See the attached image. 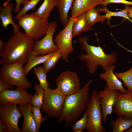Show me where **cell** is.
I'll return each instance as SVG.
<instances>
[{
    "mask_svg": "<svg viewBox=\"0 0 132 132\" xmlns=\"http://www.w3.org/2000/svg\"><path fill=\"white\" fill-rule=\"evenodd\" d=\"M34 40L20 31L13 33L5 43L3 50L0 52V64L27 62L29 53L34 44Z\"/></svg>",
    "mask_w": 132,
    "mask_h": 132,
    "instance_id": "cell-1",
    "label": "cell"
},
{
    "mask_svg": "<svg viewBox=\"0 0 132 132\" xmlns=\"http://www.w3.org/2000/svg\"><path fill=\"white\" fill-rule=\"evenodd\" d=\"M89 38L88 36H82L78 40L81 50L87 53L84 55L82 53L79 55V58L85 64L90 74H94L99 66H101L105 71L109 67L117 62L116 52L106 54L100 45L97 46L89 44L87 42Z\"/></svg>",
    "mask_w": 132,
    "mask_h": 132,
    "instance_id": "cell-2",
    "label": "cell"
},
{
    "mask_svg": "<svg viewBox=\"0 0 132 132\" xmlns=\"http://www.w3.org/2000/svg\"><path fill=\"white\" fill-rule=\"evenodd\" d=\"M92 80L89 79L77 92L66 97L62 112L57 122H65V126L71 124L83 113L87 107L89 100L90 87Z\"/></svg>",
    "mask_w": 132,
    "mask_h": 132,
    "instance_id": "cell-3",
    "label": "cell"
},
{
    "mask_svg": "<svg viewBox=\"0 0 132 132\" xmlns=\"http://www.w3.org/2000/svg\"><path fill=\"white\" fill-rule=\"evenodd\" d=\"M20 62L2 64L0 69V78L6 83L25 89L30 88L31 83L26 77L23 67Z\"/></svg>",
    "mask_w": 132,
    "mask_h": 132,
    "instance_id": "cell-4",
    "label": "cell"
},
{
    "mask_svg": "<svg viewBox=\"0 0 132 132\" xmlns=\"http://www.w3.org/2000/svg\"><path fill=\"white\" fill-rule=\"evenodd\" d=\"M18 24L25 33L34 40H37L46 33L49 22L34 13L26 14L17 20Z\"/></svg>",
    "mask_w": 132,
    "mask_h": 132,
    "instance_id": "cell-5",
    "label": "cell"
},
{
    "mask_svg": "<svg viewBox=\"0 0 132 132\" xmlns=\"http://www.w3.org/2000/svg\"><path fill=\"white\" fill-rule=\"evenodd\" d=\"M97 89H93L86 109L88 121L86 129L88 132H106L105 127L101 124L102 114L101 99Z\"/></svg>",
    "mask_w": 132,
    "mask_h": 132,
    "instance_id": "cell-6",
    "label": "cell"
},
{
    "mask_svg": "<svg viewBox=\"0 0 132 132\" xmlns=\"http://www.w3.org/2000/svg\"><path fill=\"white\" fill-rule=\"evenodd\" d=\"M66 97L57 88L52 89L49 87L45 91L41 108L50 117H59L62 113Z\"/></svg>",
    "mask_w": 132,
    "mask_h": 132,
    "instance_id": "cell-7",
    "label": "cell"
},
{
    "mask_svg": "<svg viewBox=\"0 0 132 132\" xmlns=\"http://www.w3.org/2000/svg\"><path fill=\"white\" fill-rule=\"evenodd\" d=\"M69 21L67 25L60 31L55 36L54 42L61 51L62 60L68 61L69 55L73 52L74 49L72 40V27L75 18L69 17Z\"/></svg>",
    "mask_w": 132,
    "mask_h": 132,
    "instance_id": "cell-8",
    "label": "cell"
},
{
    "mask_svg": "<svg viewBox=\"0 0 132 132\" xmlns=\"http://www.w3.org/2000/svg\"><path fill=\"white\" fill-rule=\"evenodd\" d=\"M57 27L56 22H49L47 32L44 37L39 40H34L32 51L35 55H44L59 49L53 40Z\"/></svg>",
    "mask_w": 132,
    "mask_h": 132,
    "instance_id": "cell-9",
    "label": "cell"
},
{
    "mask_svg": "<svg viewBox=\"0 0 132 132\" xmlns=\"http://www.w3.org/2000/svg\"><path fill=\"white\" fill-rule=\"evenodd\" d=\"M56 81V88L66 97L77 92L80 88L78 74L71 71L61 72Z\"/></svg>",
    "mask_w": 132,
    "mask_h": 132,
    "instance_id": "cell-10",
    "label": "cell"
},
{
    "mask_svg": "<svg viewBox=\"0 0 132 132\" xmlns=\"http://www.w3.org/2000/svg\"><path fill=\"white\" fill-rule=\"evenodd\" d=\"M33 96L25 89L17 87L15 90L7 89L0 92V103L3 105H25L30 102Z\"/></svg>",
    "mask_w": 132,
    "mask_h": 132,
    "instance_id": "cell-11",
    "label": "cell"
},
{
    "mask_svg": "<svg viewBox=\"0 0 132 132\" xmlns=\"http://www.w3.org/2000/svg\"><path fill=\"white\" fill-rule=\"evenodd\" d=\"M17 105H0V117L6 123L8 132H22L18 123L22 115L17 107Z\"/></svg>",
    "mask_w": 132,
    "mask_h": 132,
    "instance_id": "cell-12",
    "label": "cell"
},
{
    "mask_svg": "<svg viewBox=\"0 0 132 132\" xmlns=\"http://www.w3.org/2000/svg\"><path fill=\"white\" fill-rule=\"evenodd\" d=\"M119 92L118 90H112L106 86L102 90H100L98 92V95L101 100L102 121L104 124L107 121L108 115H110L111 116L116 97Z\"/></svg>",
    "mask_w": 132,
    "mask_h": 132,
    "instance_id": "cell-13",
    "label": "cell"
},
{
    "mask_svg": "<svg viewBox=\"0 0 132 132\" xmlns=\"http://www.w3.org/2000/svg\"><path fill=\"white\" fill-rule=\"evenodd\" d=\"M127 90L126 93L120 92L118 94L113 110L117 117L122 115L132 119V91Z\"/></svg>",
    "mask_w": 132,
    "mask_h": 132,
    "instance_id": "cell-14",
    "label": "cell"
},
{
    "mask_svg": "<svg viewBox=\"0 0 132 132\" xmlns=\"http://www.w3.org/2000/svg\"><path fill=\"white\" fill-rule=\"evenodd\" d=\"M116 67L113 65L109 67L103 73L99 75L100 78L104 80L106 83V86L112 90H118L122 93L126 94L128 90L123 86L120 80L113 73L114 70Z\"/></svg>",
    "mask_w": 132,
    "mask_h": 132,
    "instance_id": "cell-15",
    "label": "cell"
},
{
    "mask_svg": "<svg viewBox=\"0 0 132 132\" xmlns=\"http://www.w3.org/2000/svg\"><path fill=\"white\" fill-rule=\"evenodd\" d=\"M31 102L25 105L19 104L17 107L23 116L22 124V132H37L36 126L33 117Z\"/></svg>",
    "mask_w": 132,
    "mask_h": 132,
    "instance_id": "cell-16",
    "label": "cell"
},
{
    "mask_svg": "<svg viewBox=\"0 0 132 132\" xmlns=\"http://www.w3.org/2000/svg\"><path fill=\"white\" fill-rule=\"evenodd\" d=\"M2 6L3 8L0 7V18L2 27L6 29L8 25L11 24L13 28V33L20 31V27L18 24H16L14 23L12 18V12L14 8V6L12 3L10 2V1L7 0Z\"/></svg>",
    "mask_w": 132,
    "mask_h": 132,
    "instance_id": "cell-17",
    "label": "cell"
},
{
    "mask_svg": "<svg viewBox=\"0 0 132 132\" xmlns=\"http://www.w3.org/2000/svg\"><path fill=\"white\" fill-rule=\"evenodd\" d=\"M103 0H74L71 8L72 17H77L80 14L101 4Z\"/></svg>",
    "mask_w": 132,
    "mask_h": 132,
    "instance_id": "cell-18",
    "label": "cell"
},
{
    "mask_svg": "<svg viewBox=\"0 0 132 132\" xmlns=\"http://www.w3.org/2000/svg\"><path fill=\"white\" fill-rule=\"evenodd\" d=\"M57 7L61 23L64 27L69 23L68 14L71 9L74 0H57Z\"/></svg>",
    "mask_w": 132,
    "mask_h": 132,
    "instance_id": "cell-19",
    "label": "cell"
},
{
    "mask_svg": "<svg viewBox=\"0 0 132 132\" xmlns=\"http://www.w3.org/2000/svg\"><path fill=\"white\" fill-rule=\"evenodd\" d=\"M55 52L44 55L36 56L32 50L29 55L27 62L23 67L26 76L32 68L37 65L43 64L46 61L53 55Z\"/></svg>",
    "mask_w": 132,
    "mask_h": 132,
    "instance_id": "cell-20",
    "label": "cell"
},
{
    "mask_svg": "<svg viewBox=\"0 0 132 132\" xmlns=\"http://www.w3.org/2000/svg\"><path fill=\"white\" fill-rule=\"evenodd\" d=\"M85 12H83L75 18L72 27L73 37L79 36L83 32L92 31V26L88 23L85 17Z\"/></svg>",
    "mask_w": 132,
    "mask_h": 132,
    "instance_id": "cell-21",
    "label": "cell"
},
{
    "mask_svg": "<svg viewBox=\"0 0 132 132\" xmlns=\"http://www.w3.org/2000/svg\"><path fill=\"white\" fill-rule=\"evenodd\" d=\"M57 4V0H44L41 6L34 12L39 17L47 20L51 12Z\"/></svg>",
    "mask_w": 132,
    "mask_h": 132,
    "instance_id": "cell-22",
    "label": "cell"
},
{
    "mask_svg": "<svg viewBox=\"0 0 132 132\" xmlns=\"http://www.w3.org/2000/svg\"><path fill=\"white\" fill-rule=\"evenodd\" d=\"M118 117L111 122L112 132H123L132 125V119L125 118L122 115Z\"/></svg>",
    "mask_w": 132,
    "mask_h": 132,
    "instance_id": "cell-23",
    "label": "cell"
},
{
    "mask_svg": "<svg viewBox=\"0 0 132 132\" xmlns=\"http://www.w3.org/2000/svg\"><path fill=\"white\" fill-rule=\"evenodd\" d=\"M99 7L93 8L88 10L85 12V17L88 24L92 26L98 22H103L107 19L106 15H101Z\"/></svg>",
    "mask_w": 132,
    "mask_h": 132,
    "instance_id": "cell-24",
    "label": "cell"
},
{
    "mask_svg": "<svg viewBox=\"0 0 132 132\" xmlns=\"http://www.w3.org/2000/svg\"><path fill=\"white\" fill-rule=\"evenodd\" d=\"M34 89L36 92L30 102L33 106L41 108L43 103L45 90L39 84H35Z\"/></svg>",
    "mask_w": 132,
    "mask_h": 132,
    "instance_id": "cell-25",
    "label": "cell"
},
{
    "mask_svg": "<svg viewBox=\"0 0 132 132\" xmlns=\"http://www.w3.org/2000/svg\"><path fill=\"white\" fill-rule=\"evenodd\" d=\"M41 0H26L22 3L23 5L21 9L14 17V19L18 20L22 16L26 14L30 10L33 11L36 6Z\"/></svg>",
    "mask_w": 132,
    "mask_h": 132,
    "instance_id": "cell-26",
    "label": "cell"
},
{
    "mask_svg": "<svg viewBox=\"0 0 132 132\" xmlns=\"http://www.w3.org/2000/svg\"><path fill=\"white\" fill-rule=\"evenodd\" d=\"M34 73L38 79L39 85L45 91L49 87V83L46 78V73L44 66L42 67H37L34 68Z\"/></svg>",
    "mask_w": 132,
    "mask_h": 132,
    "instance_id": "cell-27",
    "label": "cell"
},
{
    "mask_svg": "<svg viewBox=\"0 0 132 132\" xmlns=\"http://www.w3.org/2000/svg\"><path fill=\"white\" fill-rule=\"evenodd\" d=\"M114 74L123 81L127 89L132 91V66L128 70L121 72H116Z\"/></svg>",
    "mask_w": 132,
    "mask_h": 132,
    "instance_id": "cell-28",
    "label": "cell"
},
{
    "mask_svg": "<svg viewBox=\"0 0 132 132\" xmlns=\"http://www.w3.org/2000/svg\"><path fill=\"white\" fill-rule=\"evenodd\" d=\"M62 56L61 51L58 49L55 51L53 55L43 64L44 70L46 73L55 66L57 61Z\"/></svg>",
    "mask_w": 132,
    "mask_h": 132,
    "instance_id": "cell-29",
    "label": "cell"
},
{
    "mask_svg": "<svg viewBox=\"0 0 132 132\" xmlns=\"http://www.w3.org/2000/svg\"><path fill=\"white\" fill-rule=\"evenodd\" d=\"M88 121V113L86 111L80 119L76 121L72 126V130L74 132H82L86 129Z\"/></svg>",
    "mask_w": 132,
    "mask_h": 132,
    "instance_id": "cell-30",
    "label": "cell"
},
{
    "mask_svg": "<svg viewBox=\"0 0 132 132\" xmlns=\"http://www.w3.org/2000/svg\"><path fill=\"white\" fill-rule=\"evenodd\" d=\"M99 8L101 12H104L106 13V15L107 16V19L109 20L112 16L120 17L128 19L132 23V20L129 17L128 12L124 9L120 11L113 12L109 10L106 7L103 8L99 7Z\"/></svg>",
    "mask_w": 132,
    "mask_h": 132,
    "instance_id": "cell-31",
    "label": "cell"
},
{
    "mask_svg": "<svg viewBox=\"0 0 132 132\" xmlns=\"http://www.w3.org/2000/svg\"><path fill=\"white\" fill-rule=\"evenodd\" d=\"M40 109L38 107L33 106H32V108L33 117L36 125L37 132H39L41 124L47 119L46 118L42 116Z\"/></svg>",
    "mask_w": 132,
    "mask_h": 132,
    "instance_id": "cell-32",
    "label": "cell"
},
{
    "mask_svg": "<svg viewBox=\"0 0 132 132\" xmlns=\"http://www.w3.org/2000/svg\"><path fill=\"white\" fill-rule=\"evenodd\" d=\"M111 3H121L132 6V1L127 0H103L101 5L104 7H106L108 4Z\"/></svg>",
    "mask_w": 132,
    "mask_h": 132,
    "instance_id": "cell-33",
    "label": "cell"
},
{
    "mask_svg": "<svg viewBox=\"0 0 132 132\" xmlns=\"http://www.w3.org/2000/svg\"><path fill=\"white\" fill-rule=\"evenodd\" d=\"M13 86L4 82L2 79L0 78V92L7 88L11 89Z\"/></svg>",
    "mask_w": 132,
    "mask_h": 132,
    "instance_id": "cell-34",
    "label": "cell"
},
{
    "mask_svg": "<svg viewBox=\"0 0 132 132\" xmlns=\"http://www.w3.org/2000/svg\"><path fill=\"white\" fill-rule=\"evenodd\" d=\"M0 132H8V129L6 124L0 117Z\"/></svg>",
    "mask_w": 132,
    "mask_h": 132,
    "instance_id": "cell-35",
    "label": "cell"
},
{
    "mask_svg": "<svg viewBox=\"0 0 132 132\" xmlns=\"http://www.w3.org/2000/svg\"><path fill=\"white\" fill-rule=\"evenodd\" d=\"M10 1V0H7ZM16 2V6L15 8L14 12L16 13H18L21 10L20 6L22 3L26 0H14Z\"/></svg>",
    "mask_w": 132,
    "mask_h": 132,
    "instance_id": "cell-36",
    "label": "cell"
},
{
    "mask_svg": "<svg viewBox=\"0 0 132 132\" xmlns=\"http://www.w3.org/2000/svg\"><path fill=\"white\" fill-rule=\"evenodd\" d=\"M124 9L128 12V15L129 17L132 19V7L126 5H124Z\"/></svg>",
    "mask_w": 132,
    "mask_h": 132,
    "instance_id": "cell-37",
    "label": "cell"
},
{
    "mask_svg": "<svg viewBox=\"0 0 132 132\" xmlns=\"http://www.w3.org/2000/svg\"><path fill=\"white\" fill-rule=\"evenodd\" d=\"M5 46V43L0 39V52L4 50Z\"/></svg>",
    "mask_w": 132,
    "mask_h": 132,
    "instance_id": "cell-38",
    "label": "cell"
},
{
    "mask_svg": "<svg viewBox=\"0 0 132 132\" xmlns=\"http://www.w3.org/2000/svg\"><path fill=\"white\" fill-rule=\"evenodd\" d=\"M124 132H132V125Z\"/></svg>",
    "mask_w": 132,
    "mask_h": 132,
    "instance_id": "cell-39",
    "label": "cell"
},
{
    "mask_svg": "<svg viewBox=\"0 0 132 132\" xmlns=\"http://www.w3.org/2000/svg\"><path fill=\"white\" fill-rule=\"evenodd\" d=\"M129 0L130 1H132V0Z\"/></svg>",
    "mask_w": 132,
    "mask_h": 132,
    "instance_id": "cell-40",
    "label": "cell"
}]
</instances>
